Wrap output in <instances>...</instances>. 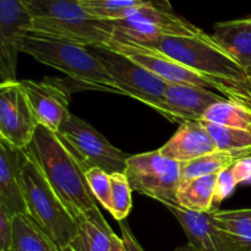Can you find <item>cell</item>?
<instances>
[{
  "label": "cell",
  "mask_w": 251,
  "mask_h": 251,
  "mask_svg": "<svg viewBox=\"0 0 251 251\" xmlns=\"http://www.w3.org/2000/svg\"><path fill=\"white\" fill-rule=\"evenodd\" d=\"M77 234L64 251H110L113 235L108 223L93 221L86 216H77Z\"/></svg>",
  "instance_id": "21"
},
{
  "label": "cell",
  "mask_w": 251,
  "mask_h": 251,
  "mask_svg": "<svg viewBox=\"0 0 251 251\" xmlns=\"http://www.w3.org/2000/svg\"><path fill=\"white\" fill-rule=\"evenodd\" d=\"M218 174L181 181L176 190V205L196 212L212 211Z\"/></svg>",
  "instance_id": "19"
},
{
  "label": "cell",
  "mask_w": 251,
  "mask_h": 251,
  "mask_svg": "<svg viewBox=\"0 0 251 251\" xmlns=\"http://www.w3.org/2000/svg\"><path fill=\"white\" fill-rule=\"evenodd\" d=\"M225 98L205 87L169 83L158 113L179 125L184 122H201L208 108Z\"/></svg>",
  "instance_id": "14"
},
{
  "label": "cell",
  "mask_w": 251,
  "mask_h": 251,
  "mask_svg": "<svg viewBox=\"0 0 251 251\" xmlns=\"http://www.w3.org/2000/svg\"><path fill=\"white\" fill-rule=\"evenodd\" d=\"M108 47L127 55L166 82L193 85L208 88V90H215L212 85L207 82L205 78L156 49L140 46L129 41H119V39H113L108 44Z\"/></svg>",
  "instance_id": "12"
},
{
  "label": "cell",
  "mask_w": 251,
  "mask_h": 251,
  "mask_svg": "<svg viewBox=\"0 0 251 251\" xmlns=\"http://www.w3.org/2000/svg\"><path fill=\"white\" fill-rule=\"evenodd\" d=\"M181 166L179 162L162 156L157 150L130 156L125 174L132 191L162 203H176V190L181 183Z\"/></svg>",
  "instance_id": "8"
},
{
  "label": "cell",
  "mask_w": 251,
  "mask_h": 251,
  "mask_svg": "<svg viewBox=\"0 0 251 251\" xmlns=\"http://www.w3.org/2000/svg\"><path fill=\"white\" fill-rule=\"evenodd\" d=\"M145 47L183 64L223 97L251 109V76L212 36L201 32L195 37H163Z\"/></svg>",
  "instance_id": "1"
},
{
  "label": "cell",
  "mask_w": 251,
  "mask_h": 251,
  "mask_svg": "<svg viewBox=\"0 0 251 251\" xmlns=\"http://www.w3.org/2000/svg\"><path fill=\"white\" fill-rule=\"evenodd\" d=\"M21 51L61 71L88 90L126 96L88 47L29 32L22 41Z\"/></svg>",
  "instance_id": "3"
},
{
  "label": "cell",
  "mask_w": 251,
  "mask_h": 251,
  "mask_svg": "<svg viewBox=\"0 0 251 251\" xmlns=\"http://www.w3.org/2000/svg\"><path fill=\"white\" fill-rule=\"evenodd\" d=\"M114 39L149 44L163 37H195L201 29L183 17L147 0L129 17L110 22Z\"/></svg>",
  "instance_id": "6"
},
{
  "label": "cell",
  "mask_w": 251,
  "mask_h": 251,
  "mask_svg": "<svg viewBox=\"0 0 251 251\" xmlns=\"http://www.w3.org/2000/svg\"><path fill=\"white\" fill-rule=\"evenodd\" d=\"M201 123L210 132L217 151L237 152L248 157L251 156V130L223 126L206 120H201Z\"/></svg>",
  "instance_id": "25"
},
{
  "label": "cell",
  "mask_w": 251,
  "mask_h": 251,
  "mask_svg": "<svg viewBox=\"0 0 251 251\" xmlns=\"http://www.w3.org/2000/svg\"><path fill=\"white\" fill-rule=\"evenodd\" d=\"M212 37L251 76V16L218 22Z\"/></svg>",
  "instance_id": "18"
},
{
  "label": "cell",
  "mask_w": 251,
  "mask_h": 251,
  "mask_svg": "<svg viewBox=\"0 0 251 251\" xmlns=\"http://www.w3.org/2000/svg\"><path fill=\"white\" fill-rule=\"evenodd\" d=\"M33 19L31 33L85 47L108 46L114 39L110 22L93 19L78 0H25Z\"/></svg>",
  "instance_id": "4"
},
{
  "label": "cell",
  "mask_w": 251,
  "mask_h": 251,
  "mask_svg": "<svg viewBox=\"0 0 251 251\" xmlns=\"http://www.w3.org/2000/svg\"><path fill=\"white\" fill-rule=\"evenodd\" d=\"M88 49L102 61L113 80L124 91L126 97L137 100L159 112L164 92L169 85L168 82L159 78L127 55L108 46H91Z\"/></svg>",
  "instance_id": "7"
},
{
  "label": "cell",
  "mask_w": 251,
  "mask_h": 251,
  "mask_svg": "<svg viewBox=\"0 0 251 251\" xmlns=\"http://www.w3.org/2000/svg\"><path fill=\"white\" fill-rule=\"evenodd\" d=\"M247 157L248 156L243 153L227 151H215L206 156L199 157L181 166V181L198 178V176L220 174L221 172L229 168L238 161Z\"/></svg>",
  "instance_id": "23"
},
{
  "label": "cell",
  "mask_w": 251,
  "mask_h": 251,
  "mask_svg": "<svg viewBox=\"0 0 251 251\" xmlns=\"http://www.w3.org/2000/svg\"><path fill=\"white\" fill-rule=\"evenodd\" d=\"M147 0H78L82 9L93 19L114 22L134 14Z\"/></svg>",
  "instance_id": "26"
},
{
  "label": "cell",
  "mask_w": 251,
  "mask_h": 251,
  "mask_svg": "<svg viewBox=\"0 0 251 251\" xmlns=\"http://www.w3.org/2000/svg\"><path fill=\"white\" fill-rule=\"evenodd\" d=\"M86 180L93 198L100 202L108 212L112 211V180L110 174L103 169L92 167L86 172Z\"/></svg>",
  "instance_id": "28"
},
{
  "label": "cell",
  "mask_w": 251,
  "mask_h": 251,
  "mask_svg": "<svg viewBox=\"0 0 251 251\" xmlns=\"http://www.w3.org/2000/svg\"><path fill=\"white\" fill-rule=\"evenodd\" d=\"M110 251H127L126 247H125L124 240H123L122 237H118L117 234L113 235V242H112Z\"/></svg>",
  "instance_id": "32"
},
{
  "label": "cell",
  "mask_w": 251,
  "mask_h": 251,
  "mask_svg": "<svg viewBox=\"0 0 251 251\" xmlns=\"http://www.w3.org/2000/svg\"><path fill=\"white\" fill-rule=\"evenodd\" d=\"M39 123L20 81L0 83V139L26 150Z\"/></svg>",
  "instance_id": "10"
},
{
  "label": "cell",
  "mask_w": 251,
  "mask_h": 251,
  "mask_svg": "<svg viewBox=\"0 0 251 251\" xmlns=\"http://www.w3.org/2000/svg\"><path fill=\"white\" fill-rule=\"evenodd\" d=\"M180 223L189 244L198 251H229L226 233L215 218V210L196 212L176 203H163Z\"/></svg>",
  "instance_id": "15"
},
{
  "label": "cell",
  "mask_w": 251,
  "mask_h": 251,
  "mask_svg": "<svg viewBox=\"0 0 251 251\" xmlns=\"http://www.w3.org/2000/svg\"><path fill=\"white\" fill-rule=\"evenodd\" d=\"M26 152L0 139V206L11 216L28 215L24 190V168Z\"/></svg>",
  "instance_id": "16"
},
{
  "label": "cell",
  "mask_w": 251,
  "mask_h": 251,
  "mask_svg": "<svg viewBox=\"0 0 251 251\" xmlns=\"http://www.w3.org/2000/svg\"><path fill=\"white\" fill-rule=\"evenodd\" d=\"M112 180V211L110 215L120 222L129 216L132 207V189L125 173L110 174Z\"/></svg>",
  "instance_id": "27"
},
{
  "label": "cell",
  "mask_w": 251,
  "mask_h": 251,
  "mask_svg": "<svg viewBox=\"0 0 251 251\" xmlns=\"http://www.w3.org/2000/svg\"><path fill=\"white\" fill-rule=\"evenodd\" d=\"M39 125L58 132L70 112V92L60 81L44 78L42 81H20Z\"/></svg>",
  "instance_id": "13"
},
{
  "label": "cell",
  "mask_w": 251,
  "mask_h": 251,
  "mask_svg": "<svg viewBox=\"0 0 251 251\" xmlns=\"http://www.w3.org/2000/svg\"><path fill=\"white\" fill-rule=\"evenodd\" d=\"M14 216L0 206V251H10L14 239Z\"/></svg>",
  "instance_id": "30"
},
{
  "label": "cell",
  "mask_w": 251,
  "mask_h": 251,
  "mask_svg": "<svg viewBox=\"0 0 251 251\" xmlns=\"http://www.w3.org/2000/svg\"><path fill=\"white\" fill-rule=\"evenodd\" d=\"M215 218L227 235L229 251H251V208L215 210Z\"/></svg>",
  "instance_id": "22"
},
{
  "label": "cell",
  "mask_w": 251,
  "mask_h": 251,
  "mask_svg": "<svg viewBox=\"0 0 251 251\" xmlns=\"http://www.w3.org/2000/svg\"><path fill=\"white\" fill-rule=\"evenodd\" d=\"M22 178L28 215L64 251L77 234V221L27 154Z\"/></svg>",
  "instance_id": "5"
},
{
  "label": "cell",
  "mask_w": 251,
  "mask_h": 251,
  "mask_svg": "<svg viewBox=\"0 0 251 251\" xmlns=\"http://www.w3.org/2000/svg\"><path fill=\"white\" fill-rule=\"evenodd\" d=\"M14 239L10 251H63L29 215L14 216Z\"/></svg>",
  "instance_id": "20"
},
{
  "label": "cell",
  "mask_w": 251,
  "mask_h": 251,
  "mask_svg": "<svg viewBox=\"0 0 251 251\" xmlns=\"http://www.w3.org/2000/svg\"><path fill=\"white\" fill-rule=\"evenodd\" d=\"M88 167H97L107 173H125L129 154L113 146L100 132L85 120L69 114L56 132Z\"/></svg>",
  "instance_id": "9"
},
{
  "label": "cell",
  "mask_w": 251,
  "mask_h": 251,
  "mask_svg": "<svg viewBox=\"0 0 251 251\" xmlns=\"http://www.w3.org/2000/svg\"><path fill=\"white\" fill-rule=\"evenodd\" d=\"M242 183L239 176H238L235 163L230 166L229 168L225 169L218 174L217 185H216V195H215V205L218 206L226 198L232 195L234 189L238 184Z\"/></svg>",
  "instance_id": "29"
},
{
  "label": "cell",
  "mask_w": 251,
  "mask_h": 251,
  "mask_svg": "<svg viewBox=\"0 0 251 251\" xmlns=\"http://www.w3.org/2000/svg\"><path fill=\"white\" fill-rule=\"evenodd\" d=\"M158 151L162 156L184 164L212 153L217 149L202 123L184 122Z\"/></svg>",
  "instance_id": "17"
},
{
  "label": "cell",
  "mask_w": 251,
  "mask_h": 251,
  "mask_svg": "<svg viewBox=\"0 0 251 251\" xmlns=\"http://www.w3.org/2000/svg\"><path fill=\"white\" fill-rule=\"evenodd\" d=\"M33 19L25 0H0V77L17 81L16 65L21 44L32 31Z\"/></svg>",
  "instance_id": "11"
},
{
  "label": "cell",
  "mask_w": 251,
  "mask_h": 251,
  "mask_svg": "<svg viewBox=\"0 0 251 251\" xmlns=\"http://www.w3.org/2000/svg\"><path fill=\"white\" fill-rule=\"evenodd\" d=\"M120 232H122V238L124 240L127 251H145L140 245L139 240L134 235V233L130 229V226L124 221H120Z\"/></svg>",
  "instance_id": "31"
},
{
  "label": "cell",
  "mask_w": 251,
  "mask_h": 251,
  "mask_svg": "<svg viewBox=\"0 0 251 251\" xmlns=\"http://www.w3.org/2000/svg\"><path fill=\"white\" fill-rule=\"evenodd\" d=\"M202 120L223 126L251 130V109L225 98L211 105Z\"/></svg>",
  "instance_id": "24"
},
{
  "label": "cell",
  "mask_w": 251,
  "mask_h": 251,
  "mask_svg": "<svg viewBox=\"0 0 251 251\" xmlns=\"http://www.w3.org/2000/svg\"><path fill=\"white\" fill-rule=\"evenodd\" d=\"M174 251H198V250H196L195 248L191 247L190 244H186V245H184V247L176 248V249L174 250Z\"/></svg>",
  "instance_id": "33"
},
{
  "label": "cell",
  "mask_w": 251,
  "mask_h": 251,
  "mask_svg": "<svg viewBox=\"0 0 251 251\" xmlns=\"http://www.w3.org/2000/svg\"><path fill=\"white\" fill-rule=\"evenodd\" d=\"M25 152L39 167L74 217L86 216L103 225L108 223L88 188V167L55 132L39 125Z\"/></svg>",
  "instance_id": "2"
}]
</instances>
